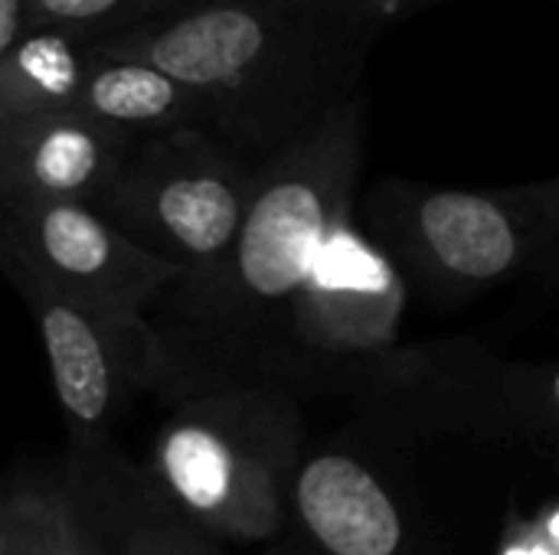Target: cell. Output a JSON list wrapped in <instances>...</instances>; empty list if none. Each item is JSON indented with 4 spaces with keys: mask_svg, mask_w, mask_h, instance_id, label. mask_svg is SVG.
Instances as JSON below:
<instances>
[{
    "mask_svg": "<svg viewBox=\"0 0 559 555\" xmlns=\"http://www.w3.org/2000/svg\"><path fill=\"white\" fill-rule=\"evenodd\" d=\"M0 555H10V523H7L3 500H0Z\"/></svg>",
    "mask_w": 559,
    "mask_h": 555,
    "instance_id": "ffe728a7",
    "label": "cell"
},
{
    "mask_svg": "<svg viewBox=\"0 0 559 555\" xmlns=\"http://www.w3.org/2000/svg\"><path fill=\"white\" fill-rule=\"evenodd\" d=\"M131 137L79 114L0 118V206L95 203Z\"/></svg>",
    "mask_w": 559,
    "mask_h": 555,
    "instance_id": "8fae6325",
    "label": "cell"
},
{
    "mask_svg": "<svg viewBox=\"0 0 559 555\" xmlns=\"http://www.w3.org/2000/svg\"><path fill=\"white\" fill-rule=\"evenodd\" d=\"M383 26L367 0H190L88 46L177 79L206 131L259 164L360 95Z\"/></svg>",
    "mask_w": 559,
    "mask_h": 555,
    "instance_id": "7a4b0ae2",
    "label": "cell"
},
{
    "mask_svg": "<svg viewBox=\"0 0 559 555\" xmlns=\"http://www.w3.org/2000/svg\"><path fill=\"white\" fill-rule=\"evenodd\" d=\"M409 288L393 262L364 236L354 216L324 239L288 311L265 383L357 396L393 357L403 334Z\"/></svg>",
    "mask_w": 559,
    "mask_h": 555,
    "instance_id": "52a82bcc",
    "label": "cell"
},
{
    "mask_svg": "<svg viewBox=\"0 0 559 555\" xmlns=\"http://www.w3.org/2000/svg\"><path fill=\"white\" fill-rule=\"evenodd\" d=\"M255 160L200 128L134 137L92 203L134 249L174 268V288L203 285L242 226Z\"/></svg>",
    "mask_w": 559,
    "mask_h": 555,
    "instance_id": "5b68a950",
    "label": "cell"
},
{
    "mask_svg": "<svg viewBox=\"0 0 559 555\" xmlns=\"http://www.w3.org/2000/svg\"><path fill=\"white\" fill-rule=\"evenodd\" d=\"M190 0H23V33H62L98 43L154 23Z\"/></svg>",
    "mask_w": 559,
    "mask_h": 555,
    "instance_id": "2e32d148",
    "label": "cell"
},
{
    "mask_svg": "<svg viewBox=\"0 0 559 555\" xmlns=\"http://www.w3.org/2000/svg\"><path fill=\"white\" fill-rule=\"evenodd\" d=\"M305 445L308 425L292 389L223 383L170 402L141 468L197 533L219 546H269L282 540Z\"/></svg>",
    "mask_w": 559,
    "mask_h": 555,
    "instance_id": "3957f363",
    "label": "cell"
},
{
    "mask_svg": "<svg viewBox=\"0 0 559 555\" xmlns=\"http://www.w3.org/2000/svg\"><path fill=\"white\" fill-rule=\"evenodd\" d=\"M282 540L298 555H426L393 481L364 451L341 445L301 448Z\"/></svg>",
    "mask_w": 559,
    "mask_h": 555,
    "instance_id": "30bf717a",
    "label": "cell"
},
{
    "mask_svg": "<svg viewBox=\"0 0 559 555\" xmlns=\"http://www.w3.org/2000/svg\"><path fill=\"white\" fill-rule=\"evenodd\" d=\"M367 154L357 95L259 160L226 262L193 288L167 285L147 314L154 393L177 399L223 383H265L288 311L331 229L354 216Z\"/></svg>",
    "mask_w": 559,
    "mask_h": 555,
    "instance_id": "6da1fadb",
    "label": "cell"
},
{
    "mask_svg": "<svg viewBox=\"0 0 559 555\" xmlns=\"http://www.w3.org/2000/svg\"><path fill=\"white\" fill-rule=\"evenodd\" d=\"M354 399L406 432L557 451V363L504 360L475 340L396 347Z\"/></svg>",
    "mask_w": 559,
    "mask_h": 555,
    "instance_id": "8992f818",
    "label": "cell"
},
{
    "mask_svg": "<svg viewBox=\"0 0 559 555\" xmlns=\"http://www.w3.org/2000/svg\"><path fill=\"white\" fill-rule=\"evenodd\" d=\"M92 49V46H88ZM72 111L124 134L144 137L160 131L200 128L206 131L203 105L167 72L121 56L92 52Z\"/></svg>",
    "mask_w": 559,
    "mask_h": 555,
    "instance_id": "4fadbf2b",
    "label": "cell"
},
{
    "mask_svg": "<svg viewBox=\"0 0 559 555\" xmlns=\"http://www.w3.org/2000/svg\"><path fill=\"white\" fill-rule=\"evenodd\" d=\"M105 555H226V546L180 520L118 442L66 448L59 464Z\"/></svg>",
    "mask_w": 559,
    "mask_h": 555,
    "instance_id": "7c38bea8",
    "label": "cell"
},
{
    "mask_svg": "<svg viewBox=\"0 0 559 555\" xmlns=\"http://www.w3.org/2000/svg\"><path fill=\"white\" fill-rule=\"evenodd\" d=\"M364 236L409 291L462 304L531 275L559 232V180L436 186L380 180L364 200Z\"/></svg>",
    "mask_w": 559,
    "mask_h": 555,
    "instance_id": "277c9868",
    "label": "cell"
},
{
    "mask_svg": "<svg viewBox=\"0 0 559 555\" xmlns=\"http://www.w3.org/2000/svg\"><path fill=\"white\" fill-rule=\"evenodd\" d=\"M0 275L13 285L39 334L56 406L66 422V448L115 442L128 406L154 393L151 327L95 314L13 262H0Z\"/></svg>",
    "mask_w": 559,
    "mask_h": 555,
    "instance_id": "ba28073f",
    "label": "cell"
},
{
    "mask_svg": "<svg viewBox=\"0 0 559 555\" xmlns=\"http://www.w3.org/2000/svg\"><path fill=\"white\" fill-rule=\"evenodd\" d=\"M23 33V0H0V56Z\"/></svg>",
    "mask_w": 559,
    "mask_h": 555,
    "instance_id": "ac0fdd59",
    "label": "cell"
},
{
    "mask_svg": "<svg viewBox=\"0 0 559 555\" xmlns=\"http://www.w3.org/2000/svg\"><path fill=\"white\" fill-rule=\"evenodd\" d=\"M10 555H105L62 471H36L0 487Z\"/></svg>",
    "mask_w": 559,
    "mask_h": 555,
    "instance_id": "5bb4252c",
    "label": "cell"
},
{
    "mask_svg": "<svg viewBox=\"0 0 559 555\" xmlns=\"http://www.w3.org/2000/svg\"><path fill=\"white\" fill-rule=\"evenodd\" d=\"M367 3L390 23V20H406V16H413V13H419V10H426V7L455 3V0H367Z\"/></svg>",
    "mask_w": 559,
    "mask_h": 555,
    "instance_id": "d6986e66",
    "label": "cell"
},
{
    "mask_svg": "<svg viewBox=\"0 0 559 555\" xmlns=\"http://www.w3.org/2000/svg\"><path fill=\"white\" fill-rule=\"evenodd\" d=\"M0 262L121 324H147L157 294L177 281L88 203L0 206Z\"/></svg>",
    "mask_w": 559,
    "mask_h": 555,
    "instance_id": "9c48e42d",
    "label": "cell"
},
{
    "mask_svg": "<svg viewBox=\"0 0 559 555\" xmlns=\"http://www.w3.org/2000/svg\"><path fill=\"white\" fill-rule=\"evenodd\" d=\"M92 49L62 33H20L0 56V118L72 111Z\"/></svg>",
    "mask_w": 559,
    "mask_h": 555,
    "instance_id": "9a60e30c",
    "label": "cell"
},
{
    "mask_svg": "<svg viewBox=\"0 0 559 555\" xmlns=\"http://www.w3.org/2000/svg\"><path fill=\"white\" fill-rule=\"evenodd\" d=\"M498 555H559L557 500H544L534 514H511Z\"/></svg>",
    "mask_w": 559,
    "mask_h": 555,
    "instance_id": "e0dca14e",
    "label": "cell"
}]
</instances>
